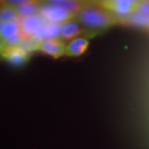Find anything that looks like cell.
<instances>
[{"label": "cell", "mask_w": 149, "mask_h": 149, "mask_svg": "<svg viewBox=\"0 0 149 149\" xmlns=\"http://www.w3.org/2000/svg\"><path fill=\"white\" fill-rule=\"evenodd\" d=\"M85 28V36L95 37L104 32L112 26L119 23L115 17L103 8L85 4L75 17Z\"/></svg>", "instance_id": "6da1fadb"}, {"label": "cell", "mask_w": 149, "mask_h": 149, "mask_svg": "<svg viewBox=\"0 0 149 149\" xmlns=\"http://www.w3.org/2000/svg\"><path fill=\"white\" fill-rule=\"evenodd\" d=\"M98 5L111 13L122 23L125 18L138 11L139 4L133 0H104Z\"/></svg>", "instance_id": "7a4b0ae2"}, {"label": "cell", "mask_w": 149, "mask_h": 149, "mask_svg": "<svg viewBox=\"0 0 149 149\" xmlns=\"http://www.w3.org/2000/svg\"><path fill=\"white\" fill-rule=\"evenodd\" d=\"M39 14L44 20L53 23H63L71 21L76 17V15L70 13L65 8L53 6L52 4H45L40 7Z\"/></svg>", "instance_id": "3957f363"}, {"label": "cell", "mask_w": 149, "mask_h": 149, "mask_svg": "<svg viewBox=\"0 0 149 149\" xmlns=\"http://www.w3.org/2000/svg\"><path fill=\"white\" fill-rule=\"evenodd\" d=\"M1 56L7 62L14 67H21L27 64L30 60V53L21 47L4 49Z\"/></svg>", "instance_id": "277c9868"}, {"label": "cell", "mask_w": 149, "mask_h": 149, "mask_svg": "<svg viewBox=\"0 0 149 149\" xmlns=\"http://www.w3.org/2000/svg\"><path fill=\"white\" fill-rule=\"evenodd\" d=\"M19 23L21 25L22 32L27 38L33 37L46 24L42 17L37 15L19 18Z\"/></svg>", "instance_id": "5b68a950"}, {"label": "cell", "mask_w": 149, "mask_h": 149, "mask_svg": "<svg viewBox=\"0 0 149 149\" xmlns=\"http://www.w3.org/2000/svg\"><path fill=\"white\" fill-rule=\"evenodd\" d=\"M65 42L61 39L46 40L41 42L39 51L43 53L47 54L55 59H58L65 55Z\"/></svg>", "instance_id": "8992f818"}, {"label": "cell", "mask_w": 149, "mask_h": 149, "mask_svg": "<svg viewBox=\"0 0 149 149\" xmlns=\"http://www.w3.org/2000/svg\"><path fill=\"white\" fill-rule=\"evenodd\" d=\"M89 44H90V42L88 38H85V37L75 38L65 46V56H67L70 57L81 56L85 53V51L87 50Z\"/></svg>", "instance_id": "52a82bcc"}, {"label": "cell", "mask_w": 149, "mask_h": 149, "mask_svg": "<svg viewBox=\"0 0 149 149\" xmlns=\"http://www.w3.org/2000/svg\"><path fill=\"white\" fill-rule=\"evenodd\" d=\"M84 32L80 25L76 22H69L64 25L60 34V39L64 41H68L73 39L74 37H78L82 32Z\"/></svg>", "instance_id": "ba28073f"}, {"label": "cell", "mask_w": 149, "mask_h": 149, "mask_svg": "<svg viewBox=\"0 0 149 149\" xmlns=\"http://www.w3.org/2000/svg\"><path fill=\"white\" fill-rule=\"evenodd\" d=\"M17 9L9 5H3L0 8V21L3 23H9L17 21L19 18Z\"/></svg>", "instance_id": "9c48e42d"}, {"label": "cell", "mask_w": 149, "mask_h": 149, "mask_svg": "<svg viewBox=\"0 0 149 149\" xmlns=\"http://www.w3.org/2000/svg\"><path fill=\"white\" fill-rule=\"evenodd\" d=\"M52 5L65 8V10L69 11L70 13H73L74 15H77L80 11L83 9L85 4L79 0H65L63 2H61L58 3H54Z\"/></svg>", "instance_id": "30bf717a"}, {"label": "cell", "mask_w": 149, "mask_h": 149, "mask_svg": "<svg viewBox=\"0 0 149 149\" xmlns=\"http://www.w3.org/2000/svg\"><path fill=\"white\" fill-rule=\"evenodd\" d=\"M123 22L132 24L134 26H137V27L149 28V17L143 15L138 12L128 16L127 18H125L123 21Z\"/></svg>", "instance_id": "8fae6325"}, {"label": "cell", "mask_w": 149, "mask_h": 149, "mask_svg": "<svg viewBox=\"0 0 149 149\" xmlns=\"http://www.w3.org/2000/svg\"><path fill=\"white\" fill-rule=\"evenodd\" d=\"M21 25L19 23V18H18L17 21L14 22L7 23L6 25L3 26L2 32H1L0 38L3 40L8 39V38H11V37L17 35L19 32H21Z\"/></svg>", "instance_id": "7c38bea8"}, {"label": "cell", "mask_w": 149, "mask_h": 149, "mask_svg": "<svg viewBox=\"0 0 149 149\" xmlns=\"http://www.w3.org/2000/svg\"><path fill=\"white\" fill-rule=\"evenodd\" d=\"M17 9L19 16L21 17H26L36 15L37 13H39L40 7L38 6V3H27L25 5L20 6L17 8Z\"/></svg>", "instance_id": "4fadbf2b"}, {"label": "cell", "mask_w": 149, "mask_h": 149, "mask_svg": "<svg viewBox=\"0 0 149 149\" xmlns=\"http://www.w3.org/2000/svg\"><path fill=\"white\" fill-rule=\"evenodd\" d=\"M27 39V37L24 36V34L22 32H19L17 35L14 37L3 40L4 43V49H8V48H14L21 47L22 42Z\"/></svg>", "instance_id": "5bb4252c"}, {"label": "cell", "mask_w": 149, "mask_h": 149, "mask_svg": "<svg viewBox=\"0 0 149 149\" xmlns=\"http://www.w3.org/2000/svg\"><path fill=\"white\" fill-rule=\"evenodd\" d=\"M2 3H4V5H9L14 8H18L20 6L25 5L27 3H39L38 0H0Z\"/></svg>", "instance_id": "9a60e30c"}, {"label": "cell", "mask_w": 149, "mask_h": 149, "mask_svg": "<svg viewBox=\"0 0 149 149\" xmlns=\"http://www.w3.org/2000/svg\"><path fill=\"white\" fill-rule=\"evenodd\" d=\"M138 13L145 15V16L149 17V1L148 0H145L143 2H142L139 6L138 8Z\"/></svg>", "instance_id": "2e32d148"}, {"label": "cell", "mask_w": 149, "mask_h": 149, "mask_svg": "<svg viewBox=\"0 0 149 149\" xmlns=\"http://www.w3.org/2000/svg\"><path fill=\"white\" fill-rule=\"evenodd\" d=\"M65 0H38L39 3H45V4H54V3H58L61 2H63Z\"/></svg>", "instance_id": "e0dca14e"}, {"label": "cell", "mask_w": 149, "mask_h": 149, "mask_svg": "<svg viewBox=\"0 0 149 149\" xmlns=\"http://www.w3.org/2000/svg\"><path fill=\"white\" fill-rule=\"evenodd\" d=\"M3 50H4V43H3V40L0 38V56H1V54L3 53Z\"/></svg>", "instance_id": "ac0fdd59"}, {"label": "cell", "mask_w": 149, "mask_h": 149, "mask_svg": "<svg viewBox=\"0 0 149 149\" xmlns=\"http://www.w3.org/2000/svg\"><path fill=\"white\" fill-rule=\"evenodd\" d=\"M104 0H91V4H99Z\"/></svg>", "instance_id": "d6986e66"}, {"label": "cell", "mask_w": 149, "mask_h": 149, "mask_svg": "<svg viewBox=\"0 0 149 149\" xmlns=\"http://www.w3.org/2000/svg\"><path fill=\"white\" fill-rule=\"evenodd\" d=\"M79 1L84 3L85 4H90L91 3V0H79Z\"/></svg>", "instance_id": "ffe728a7"}, {"label": "cell", "mask_w": 149, "mask_h": 149, "mask_svg": "<svg viewBox=\"0 0 149 149\" xmlns=\"http://www.w3.org/2000/svg\"><path fill=\"white\" fill-rule=\"evenodd\" d=\"M3 23L0 21V36H1V32H2V30H3Z\"/></svg>", "instance_id": "44dd1931"}, {"label": "cell", "mask_w": 149, "mask_h": 149, "mask_svg": "<svg viewBox=\"0 0 149 149\" xmlns=\"http://www.w3.org/2000/svg\"><path fill=\"white\" fill-rule=\"evenodd\" d=\"M148 1H149V0H148Z\"/></svg>", "instance_id": "7402d4cb"}]
</instances>
